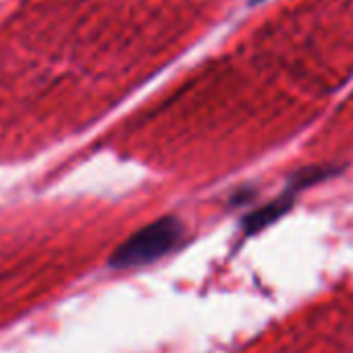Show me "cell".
<instances>
[{"label": "cell", "mask_w": 353, "mask_h": 353, "mask_svg": "<svg viewBox=\"0 0 353 353\" xmlns=\"http://www.w3.org/2000/svg\"><path fill=\"white\" fill-rule=\"evenodd\" d=\"M183 237V225L174 216H162L143 229L135 231L129 239H125L108 258V266L112 268H133L145 266L150 262L160 260Z\"/></svg>", "instance_id": "1"}]
</instances>
